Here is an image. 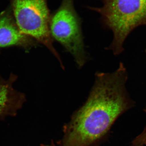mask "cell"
<instances>
[{
	"instance_id": "cell-1",
	"label": "cell",
	"mask_w": 146,
	"mask_h": 146,
	"mask_svg": "<svg viewBox=\"0 0 146 146\" xmlns=\"http://www.w3.org/2000/svg\"><path fill=\"white\" fill-rule=\"evenodd\" d=\"M123 63L112 73H97L84 104L64 127L59 146H91L103 138L117 118L133 106Z\"/></svg>"
},
{
	"instance_id": "cell-2",
	"label": "cell",
	"mask_w": 146,
	"mask_h": 146,
	"mask_svg": "<svg viewBox=\"0 0 146 146\" xmlns=\"http://www.w3.org/2000/svg\"><path fill=\"white\" fill-rule=\"evenodd\" d=\"M90 9L100 14L103 25L112 31L108 49L115 55L123 51L125 41L134 29L146 26V0H102L101 6Z\"/></svg>"
},
{
	"instance_id": "cell-3",
	"label": "cell",
	"mask_w": 146,
	"mask_h": 146,
	"mask_svg": "<svg viewBox=\"0 0 146 146\" xmlns=\"http://www.w3.org/2000/svg\"><path fill=\"white\" fill-rule=\"evenodd\" d=\"M13 15L21 32L46 47L64 66L50 31L48 0H11Z\"/></svg>"
},
{
	"instance_id": "cell-4",
	"label": "cell",
	"mask_w": 146,
	"mask_h": 146,
	"mask_svg": "<svg viewBox=\"0 0 146 146\" xmlns=\"http://www.w3.org/2000/svg\"><path fill=\"white\" fill-rule=\"evenodd\" d=\"M49 28L53 39L60 43L71 54L79 68H82L87 56L81 20L76 10L74 0H62L58 8L51 14Z\"/></svg>"
},
{
	"instance_id": "cell-5",
	"label": "cell",
	"mask_w": 146,
	"mask_h": 146,
	"mask_svg": "<svg viewBox=\"0 0 146 146\" xmlns=\"http://www.w3.org/2000/svg\"><path fill=\"white\" fill-rule=\"evenodd\" d=\"M34 39L21 32L9 11L0 14V48L18 46L29 49L36 45Z\"/></svg>"
},
{
	"instance_id": "cell-6",
	"label": "cell",
	"mask_w": 146,
	"mask_h": 146,
	"mask_svg": "<svg viewBox=\"0 0 146 146\" xmlns=\"http://www.w3.org/2000/svg\"><path fill=\"white\" fill-rule=\"evenodd\" d=\"M17 78L12 74L7 80L0 75V119L16 116L26 101L25 94L13 88Z\"/></svg>"
},
{
	"instance_id": "cell-7",
	"label": "cell",
	"mask_w": 146,
	"mask_h": 146,
	"mask_svg": "<svg viewBox=\"0 0 146 146\" xmlns=\"http://www.w3.org/2000/svg\"><path fill=\"white\" fill-rule=\"evenodd\" d=\"M146 113V107L145 109ZM138 143L142 145H146V126L143 132L137 137Z\"/></svg>"
},
{
	"instance_id": "cell-8",
	"label": "cell",
	"mask_w": 146,
	"mask_h": 146,
	"mask_svg": "<svg viewBox=\"0 0 146 146\" xmlns=\"http://www.w3.org/2000/svg\"><path fill=\"white\" fill-rule=\"evenodd\" d=\"M42 146H57L56 145H55L53 143H52L51 144H50L49 145H42Z\"/></svg>"
}]
</instances>
